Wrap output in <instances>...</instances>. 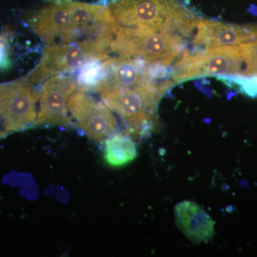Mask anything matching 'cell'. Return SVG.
<instances>
[{"label":"cell","instance_id":"cell-15","mask_svg":"<svg viewBox=\"0 0 257 257\" xmlns=\"http://www.w3.org/2000/svg\"><path fill=\"white\" fill-rule=\"evenodd\" d=\"M7 132L3 131V130H0V140H1L2 138H4L5 135H6Z\"/></svg>","mask_w":257,"mask_h":257},{"label":"cell","instance_id":"cell-10","mask_svg":"<svg viewBox=\"0 0 257 257\" xmlns=\"http://www.w3.org/2000/svg\"><path fill=\"white\" fill-rule=\"evenodd\" d=\"M195 28L194 46L203 49L236 46L257 40V25L239 26L199 19Z\"/></svg>","mask_w":257,"mask_h":257},{"label":"cell","instance_id":"cell-2","mask_svg":"<svg viewBox=\"0 0 257 257\" xmlns=\"http://www.w3.org/2000/svg\"><path fill=\"white\" fill-rule=\"evenodd\" d=\"M173 85L171 79L154 80L137 87L107 88L99 94L103 102L124 120L128 136L138 139L157 127V104Z\"/></svg>","mask_w":257,"mask_h":257},{"label":"cell","instance_id":"cell-1","mask_svg":"<svg viewBox=\"0 0 257 257\" xmlns=\"http://www.w3.org/2000/svg\"><path fill=\"white\" fill-rule=\"evenodd\" d=\"M106 4L120 27L188 36L199 20L177 0H111Z\"/></svg>","mask_w":257,"mask_h":257},{"label":"cell","instance_id":"cell-3","mask_svg":"<svg viewBox=\"0 0 257 257\" xmlns=\"http://www.w3.org/2000/svg\"><path fill=\"white\" fill-rule=\"evenodd\" d=\"M215 76L221 77L251 76L246 43L236 46H221L187 50L170 72L174 82L193 78Z\"/></svg>","mask_w":257,"mask_h":257},{"label":"cell","instance_id":"cell-9","mask_svg":"<svg viewBox=\"0 0 257 257\" xmlns=\"http://www.w3.org/2000/svg\"><path fill=\"white\" fill-rule=\"evenodd\" d=\"M77 81L71 76H53L44 81L40 91V111L34 126L56 125L72 127L69 116V97L77 89Z\"/></svg>","mask_w":257,"mask_h":257},{"label":"cell","instance_id":"cell-12","mask_svg":"<svg viewBox=\"0 0 257 257\" xmlns=\"http://www.w3.org/2000/svg\"><path fill=\"white\" fill-rule=\"evenodd\" d=\"M138 155L135 142L127 134L114 133L105 140L104 160L108 166L119 168L131 163Z\"/></svg>","mask_w":257,"mask_h":257},{"label":"cell","instance_id":"cell-8","mask_svg":"<svg viewBox=\"0 0 257 257\" xmlns=\"http://www.w3.org/2000/svg\"><path fill=\"white\" fill-rule=\"evenodd\" d=\"M68 108L79 128L96 143L105 141L117 128L111 109L77 87L69 97Z\"/></svg>","mask_w":257,"mask_h":257},{"label":"cell","instance_id":"cell-11","mask_svg":"<svg viewBox=\"0 0 257 257\" xmlns=\"http://www.w3.org/2000/svg\"><path fill=\"white\" fill-rule=\"evenodd\" d=\"M175 214L177 226L191 241L204 242L214 236L215 222L197 203L189 200L179 202Z\"/></svg>","mask_w":257,"mask_h":257},{"label":"cell","instance_id":"cell-14","mask_svg":"<svg viewBox=\"0 0 257 257\" xmlns=\"http://www.w3.org/2000/svg\"><path fill=\"white\" fill-rule=\"evenodd\" d=\"M13 37V32L5 27L0 34V69H5L10 65V43Z\"/></svg>","mask_w":257,"mask_h":257},{"label":"cell","instance_id":"cell-4","mask_svg":"<svg viewBox=\"0 0 257 257\" xmlns=\"http://www.w3.org/2000/svg\"><path fill=\"white\" fill-rule=\"evenodd\" d=\"M110 48L119 57L165 67L186 50L183 38L177 34L120 26Z\"/></svg>","mask_w":257,"mask_h":257},{"label":"cell","instance_id":"cell-13","mask_svg":"<svg viewBox=\"0 0 257 257\" xmlns=\"http://www.w3.org/2000/svg\"><path fill=\"white\" fill-rule=\"evenodd\" d=\"M219 79L230 87L236 88L243 94L252 98L257 97V75L235 76Z\"/></svg>","mask_w":257,"mask_h":257},{"label":"cell","instance_id":"cell-7","mask_svg":"<svg viewBox=\"0 0 257 257\" xmlns=\"http://www.w3.org/2000/svg\"><path fill=\"white\" fill-rule=\"evenodd\" d=\"M30 28L47 45L75 41L68 0H46L29 15Z\"/></svg>","mask_w":257,"mask_h":257},{"label":"cell","instance_id":"cell-5","mask_svg":"<svg viewBox=\"0 0 257 257\" xmlns=\"http://www.w3.org/2000/svg\"><path fill=\"white\" fill-rule=\"evenodd\" d=\"M111 50L98 42H72L49 45L35 69L25 78L30 83H40L46 79L82 69L92 62L107 60Z\"/></svg>","mask_w":257,"mask_h":257},{"label":"cell","instance_id":"cell-6","mask_svg":"<svg viewBox=\"0 0 257 257\" xmlns=\"http://www.w3.org/2000/svg\"><path fill=\"white\" fill-rule=\"evenodd\" d=\"M40 93L25 79L0 84V117L7 133L34 126Z\"/></svg>","mask_w":257,"mask_h":257}]
</instances>
